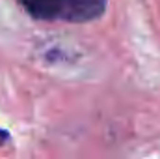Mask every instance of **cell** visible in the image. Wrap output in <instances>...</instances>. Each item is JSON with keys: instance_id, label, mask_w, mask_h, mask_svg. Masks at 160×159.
I'll return each mask as SVG.
<instances>
[{"instance_id": "7a4b0ae2", "label": "cell", "mask_w": 160, "mask_h": 159, "mask_svg": "<svg viewBox=\"0 0 160 159\" xmlns=\"http://www.w3.org/2000/svg\"><path fill=\"white\" fill-rule=\"evenodd\" d=\"M8 137H9V135H8L4 129H0V144H4V142L8 140Z\"/></svg>"}, {"instance_id": "6da1fadb", "label": "cell", "mask_w": 160, "mask_h": 159, "mask_svg": "<svg viewBox=\"0 0 160 159\" xmlns=\"http://www.w3.org/2000/svg\"><path fill=\"white\" fill-rule=\"evenodd\" d=\"M21 8L39 21L89 23L99 19L108 0H17Z\"/></svg>"}]
</instances>
